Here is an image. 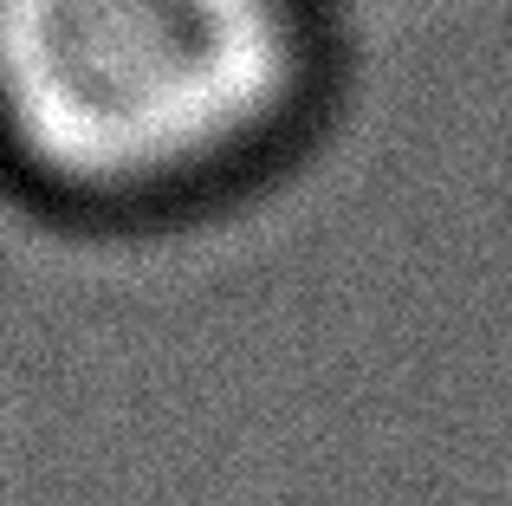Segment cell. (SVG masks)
<instances>
[{"mask_svg": "<svg viewBox=\"0 0 512 506\" xmlns=\"http://www.w3.org/2000/svg\"><path fill=\"white\" fill-rule=\"evenodd\" d=\"M286 78V0H0V130L59 182L195 169L260 130Z\"/></svg>", "mask_w": 512, "mask_h": 506, "instance_id": "obj_1", "label": "cell"}]
</instances>
